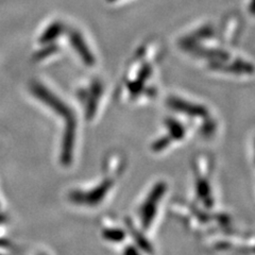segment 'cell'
<instances>
[{
    "mask_svg": "<svg viewBox=\"0 0 255 255\" xmlns=\"http://www.w3.org/2000/svg\"><path fill=\"white\" fill-rule=\"evenodd\" d=\"M31 91L32 94H33L38 100H41L44 105L53 110L54 113H57L58 115H61L62 117L65 118V121L68 124L76 125L74 114L69 109V107H67L58 96H55L52 92L48 90L47 87H45L41 83L34 82L31 85Z\"/></svg>",
    "mask_w": 255,
    "mask_h": 255,
    "instance_id": "1",
    "label": "cell"
},
{
    "mask_svg": "<svg viewBox=\"0 0 255 255\" xmlns=\"http://www.w3.org/2000/svg\"><path fill=\"white\" fill-rule=\"evenodd\" d=\"M69 39L70 43L75 48V50L78 52L79 57L81 58L84 64L89 66H92L95 64V57L91 52V49L89 46L86 45L85 41L83 39L82 35L80 34V32L76 30H70L69 32Z\"/></svg>",
    "mask_w": 255,
    "mask_h": 255,
    "instance_id": "2",
    "label": "cell"
},
{
    "mask_svg": "<svg viewBox=\"0 0 255 255\" xmlns=\"http://www.w3.org/2000/svg\"><path fill=\"white\" fill-rule=\"evenodd\" d=\"M64 30V26L63 23L61 22H53L52 25H50L48 27L45 32L43 33V35L39 38V42L42 44H50L52 43L55 38L59 37L62 32Z\"/></svg>",
    "mask_w": 255,
    "mask_h": 255,
    "instance_id": "3",
    "label": "cell"
},
{
    "mask_svg": "<svg viewBox=\"0 0 255 255\" xmlns=\"http://www.w3.org/2000/svg\"><path fill=\"white\" fill-rule=\"evenodd\" d=\"M57 50H58V47L55 46V45H53V44H51V46H47L44 50L39 51L36 54V57H37V59L41 60V59H44L46 57H49V55L53 54Z\"/></svg>",
    "mask_w": 255,
    "mask_h": 255,
    "instance_id": "4",
    "label": "cell"
},
{
    "mask_svg": "<svg viewBox=\"0 0 255 255\" xmlns=\"http://www.w3.org/2000/svg\"><path fill=\"white\" fill-rule=\"evenodd\" d=\"M250 12L255 15V0H251L250 2Z\"/></svg>",
    "mask_w": 255,
    "mask_h": 255,
    "instance_id": "5",
    "label": "cell"
},
{
    "mask_svg": "<svg viewBox=\"0 0 255 255\" xmlns=\"http://www.w3.org/2000/svg\"><path fill=\"white\" fill-rule=\"evenodd\" d=\"M109 2H114V1H116V0H108Z\"/></svg>",
    "mask_w": 255,
    "mask_h": 255,
    "instance_id": "6",
    "label": "cell"
},
{
    "mask_svg": "<svg viewBox=\"0 0 255 255\" xmlns=\"http://www.w3.org/2000/svg\"><path fill=\"white\" fill-rule=\"evenodd\" d=\"M0 255H1V254H0Z\"/></svg>",
    "mask_w": 255,
    "mask_h": 255,
    "instance_id": "7",
    "label": "cell"
}]
</instances>
